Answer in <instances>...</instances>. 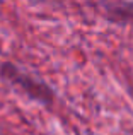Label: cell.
Listing matches in <instances>:
<instances>
[{
    "mask_svg": "<svg viewBox=\"0 0 133 135\" xmlns=\"http://www.w3.org/2000/svg\"><path fill=\"white\" fill-rule=\"evenodd\" d=\"M0 75L3 79L10 80L12 84L19 86L26 94H29L33 99L44 103V104H50L53 101V91L46 86V84L39 82V80L33 79L31 75H26L24 72H21L16 65L12 63H2L0 67Z\"/></svg>",
    "mask_w": 133,
    "mask_h": 135,
    "instance_id": "obj_1",
    "label": "cell"
}]
</instances>
